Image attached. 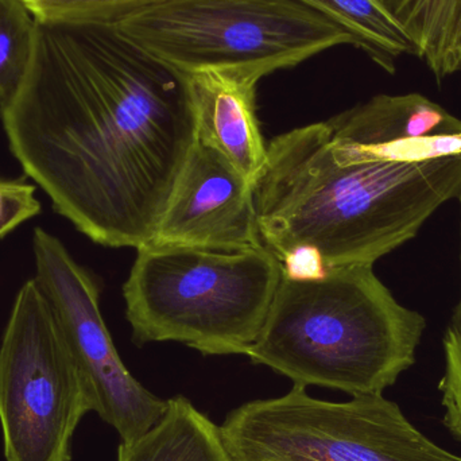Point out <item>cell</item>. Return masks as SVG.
<instances>
[{"instance_id": "10", "label": "cell", "mask_w": 461, "mask_h": 461, "mask_svg": "<svg viewBox=\"0 0 461 461\" xmlns=\"http://www.w3.org/2000/svg\"><path fill=\"white\" fill-rule=\"evenodd\" d=\"M196 138L221 151L252 184L267 143L257 116L260 76L246 68H207L184 75Z\"/></svg>"}, {"instance_id": "3", "label": "cell", "mask_w": 461, "mask_h": 461, "mask_svg": "<svg viewBox=\"0 0 461 461\" xmlns=\"http://www.w3.org/2000/svg\"><path fill=\"white\" fill-rule=\"evenodd\" d=\"M427 321L401 305L373 266L330 267L314 281L282 276L246 357L298 386L384 394L416 362Z\"/></svg>"}, {"instance_id": "13", "label": "cell", "mask_w": 461, "mask_h": 461, "mask_svg": "<svg viewBox=\"0 0 461 461\" xmlns=\"http://www.w3.org/2000/svg\"><path fill=\"white\" fill-rule=\"evenodd\" d=\"M403 29L438 80L461 69V0H416Z\"/></svg>"}, {"instance_id": "15", "label": "cell", "mask_w": 461, "mask_h": 461, "mask_svg": "<svg viewBox=\"0 0 461 461\" xmlns=\"http://www.w3.org/2000/svg\"><path fill=\"white\" fill-rule=\"evenodd\" d=\"M42 23L118 24L165 0H23Z\"/></svg>"}, {"instance_id": "4", "label": "cell", "mask_w": 461, "mask_h": 461, "mask_svg": "<svg viewBox=\"0 0 461 461\" xmlns=\"http://www.w3.org/2000/svg\"><path fill=\"white\" fill-rule=\"evenodd\" d=\"M123 285L138 346L177 341L203 355H246L284 270L265 246L223 252L146 244Z\"/></svg>"}, {"instance_id": "6", "label": "cell", "mask_w": 461, "mask_h": 461, "mask_svg": "<svg viewBox=\"0 0 461 461\" xmlns=\"http://www.w3.org/2000/svg\"><path fill=\"white\" fill-rule=\"evenodd\" d=\"M94 411L59 316L37 279L22 285L0 343L5 461H70L73 435Z\"/></svg>"}, {"instance_id": "14", "label": "cell", "mask_w": 461, "mask_h": 461, "mask_svg": "<svg viewBox=\"0 0 461 461\" xmlns=\"http://www.w3.org/2000/svg\"><path fill=\"white\" fill-rule=\"evenodd\" d=\"M37 19L23 0H0V107L18 91L32 61Z\"/></svg>"}, {"instance_id": "5", "label": "cell", "mask_w": 461, "mask_h": 461, "mask_svg": "<svg viewBox=\"0 0 461 461\" xmlns=\"http://www.w3.org/2000/svg\"><path fill=\"white\" fill-rule=\"evenodd\" d=\"M115 26L181 75L238 67L263 78L352 45L346 32L300 0H165Z\"/></svg>"}, {"instance_id": "1", "label": "cell", "mask_w": 461, "mask_h": 461, "mask_svg": "<svg viewBox=\"0 0 461 461\" xmlns=\"http://www.w3.org/2000/svg\"><path fill=\"white\" fill-rule=\"evenodd\" d=\"M0 115L56 212L113 249L151 243L196 142L184 75L115 24L37 21L29 69Z\"/></svg>"}, {"instance_id": "18", "label": "cell", "mask_w": 461, "mask_h": 461, "mask_svg": "<svg viewBox=\"0 0 461 461\" xmlns=\"http://www.w3.org/2000/svg\"><path fill=\"white\" fill-rule=\"evenodd\" d=\"M285 278L294 281H314L327 276L330 267L313 247L300 246L290 249L281 259Z\"/></svg>"}, {"instance_id": "19", "label": "cell", "mask_w": 461, "mask_h": 461, "mask_svg": "<svg viewBox=\"0 0 461 461\" xmlns=\"http://www.w3.org/2000/svg\"><path fill=\"white\" fill-rule=\"evenodd\" d=\"M379 2L403 26L409 13H411V5L416 0H379Z\"/></svg>"}, {"instance_id": "8", "label": "cell", "mask_w": 461, "mask_h": 461, "mask_svg": "<svg viewBox=\"0 0 461 461\" xmlns=\"http://www.w3.org/2000/svg\"><path fill=\"white\" fill-rule=\"evenodd\" d=\"M151 244L223 252L263 246L254 184L196 138Z\"/></svg>"}, {"instance_id": "11", "label": "cell", "mask_w": 461, "mask_h": 461, "mask_svg": "<svg viewBox=\"0 0 461 461\" xmlns=\"http://www.w3.org/2000/svg\"><path fill=\"white\" fill-rule=\"evenodd\" d=\"M118 461H232L221 427L183 395L167 400V411L142 438L121 443Z\"/></svg>"}, {"instance_id": "9", "label": "cell", "mask_w": 461, "mask_h": 461, "mask_svg": "<svg viewBox=\"0 0 461 461\" xmlns=\"http://www.w3.org/2000/svg\"><path fill=\"white\" fill-rule=\"evenodd\" d=\"M343 161L417 162L461 154V121L420 94L378 95L327 122Z\"/></svg>"}, {"instance_id": "12", "label": "cell", "mask_w": 461, "mask_h": 461, "mask_svg": "<svg viewBox=\"0 0 461 461\" xmlns=\"http://www.w3.org/2000/svg\"><path fill=\"white\" fill-rule=\"evenodd\" d=\"M351 37L379 67L395 72V61L405 54L419 56L416 43L402 24L379 0H300Z\"/></svg>"}, {"instance_id": "2", "label": "cell", "mask_w": 461, "mask_h": 461, "mask_svg": "<svg viewBox=\"0 0 461 461\" xmlns=\"http://www.w3.org/2000/svg\"><path fill=\"white\" fill-rule=\"evenodd\" d=\"M460 196L461 154L343 161L330 153L325 122L271 140L254 183L263 246L279 260L295 247H313L330 268L374 266Z\"/></svg>"}, {"instance_id": "7", "label": "cell", "mask_w": 461, "mask_h": 461, "mask_svg": "<svg viewBox=\"0 0 461 461\" xmlns=\"http://www.w3.org/2000/svg\"><path fill=\"white\" fill-rule=\"evenodd\" d=\"M35 276L50 301L83 371L94 411L131 443L167 411V400L143 387L122 362L99 305V286L53 233H32Z\"/></svg>"}, {"instance_id": "17", "label": "cell", "mask_w": 461, "mask_h": 461, "mask_svg": "<svg viewBox=\"0 0 461 461\" xmlns=\"http://www.w3.org/2000/svg\"><path fill=\"white\" fill-rule=\"evenodd\" d=\"M40 212L34 186L22 180H0V238Z\"/></svg>"}, {"instance_id": "16", "label": "cell", "mask_w": 461, "mask_h": 461, "mask_svg": "<svg viewBox=\"0 0 461 461\" xmlns=\"http://www.w3.org/2000/svg\"><path fill=\"white\" fill-rule=\"evenodd\" d=\"M460 216H461V196ZM461 258V229H460ZM446 371L438 384L441 405L444 408V425L461 440V295L443 340Z\"/></svg>"}]
</instances>
